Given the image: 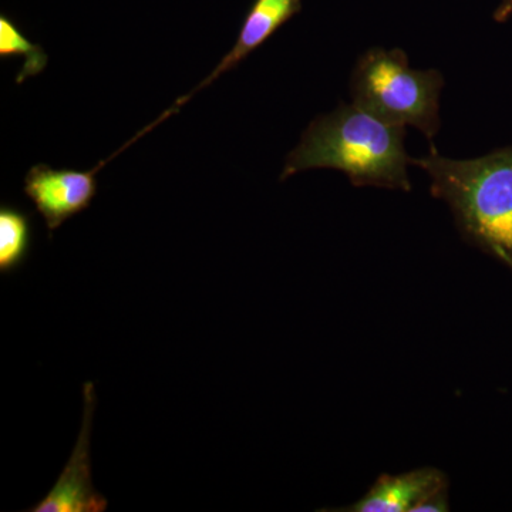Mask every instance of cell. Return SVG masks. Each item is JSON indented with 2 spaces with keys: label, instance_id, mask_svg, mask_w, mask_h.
<instances>
[{
  "label": "cell",
  "instance_id": "10",
  "mask_svg": "<svg viewBox=\"0 0 512 512\" xmlns=\"http://www.w3.org/2000/svg\"><path fill=\"white\" fill-rule=\"evenodd\" d=\"M450 511V495H448V485L434 491L429 497L424 498L423 501L413 512H447Z\"/></svg>",
  "mask_w": 512,
  "mask_h": 512
},
{
  "label": "cell",
  "instance_id": "6",
  "mask_svg": "<svg viewBox=\"0 0 512 512\" xmlns=\"http://www.w3.org/2000/svg\"><path fill=\"white\" fill-rule=\"evenodd\" d=\"M301 8L302 0H255L254 5H252L251 10L248 12L247 18L244 20L237 43L232 47L231 52L222 57L221 62L218 63L214 72H211L207 79L202 80L187 96L181 97L174 104V107L168 110V113H175L195 93L210 86L222 74L237 67L242 60L247 59L258 47L264 45L266 40L274 35L276 30L285 25L288 20H291Z\"/></svg>",
  "mask_w": 512,
  "mask_h": 512
},
{
  "label": "cell",
  "instance_id": "1",
  "mask_svg": "<svg viewBox=\"0 0 512 512\" xmlns=\"http://www.w3.org/2000/svg\"><path fill=\"white\" fill-rule=\"evenodd\" d=\"M406 127L387 123L355 103H340L316 117L286 157L281 181L301 171L332 168L355 187L409 192V165L404 147Z\"/></svg>",
  "mask_w": 512,
  "mask_h": 512
},
{
  "label": "cell",
  "instance_id": "3",
  "mask_svg": "<svg viewBox=\"0 0 512 512\" xmlns=\"http://www.w3.org/2000/svg\"><path fill=\"white\" fill-rule=\"evenodd\" d=\"M349 87L352 103L387 123L417 128L434 147L444 87L439 70L413 69L399 47H372L357 59Z\"/></svg>",
  "mask_w": 512,
  "mask_h": 512
},
{
  "label": "cell",
  "instance_id": "4",
  "mask_svg": "<svg viewBox=\"0 0 512 512\" xmlns=\"http://www.w3.org/2000/svg\"><path fill=\"white\" fill-rule=\"evenodd\" d=\"M107 161L92 171L56 170L46 164L30 168L23 191L45 220L50 237L64 222L90 207L97 194L96 174Z\"/></svg>",
  "mask_w": 512,
  "mask_h": 512
},
{
  "label": "cell",
  "instance_id": "9",
  "mask_svg": "<svg viewBox=\"0 0 512 512\" xmlns=\"http://www.w3.org/2000/svg\"><path fill=\"white\" fill-rule=\"evenodd\" d=\"M12 56L25 57L22 70L16 77L18 84L46 69L47 55L43 47L30 42L28 37L20 32L18 26L3 15L0 18V57L8 59Z\"/></svg>",
  "mask_w": 512,
  "mask_h": 512
},
{
  "label": "cell",
  "instance_id": "5",
  "mask_svg": "<svg viewBox=\"0 0 512 512\" xmlns=\"http://www.w3.org/2000/svg\"><path fill=\"white\" fill-rule=\"evenodd\" d=\"M84 417L82 431L77 439L72 457L60 474L49 494L30 508L32 512H103L107 510L106 498L94 490L92 483V461H90V431L96 396L92 382L83 386Z\"/></svg>",
  "mask_w": 512,
  "mask_h": 512
},
{
  "label": "cell",
  "instance_id": "2",
  "mask_svg": "<svg viewBox=\"0 0 512 512\" xmlns=\"http://www.w3.org/2000/svg\"><path fill=\"white\" fill-rule=\"evenodd\" d=\"M412 165L429 175L431 194L446 202L461 238L512 272V144L470 160L431 147Z\"/></svg>",
  "mask_w": 512,
  "mask_h": 512
},
{
  "label": "cell",
  "instance_id": "8",
  "mask_svg": "<svg viewBox=\"0 0 512 512\" xmlns=\"http://www.w3.org/2000/svg\"><path fill=\"white\" fill-rule=\"evenodd\" d=\"M32 244V222L18 208L0 207V272L10 274L25 264Z\"/></svg>",
  "mask_w": 512,
  "mask_h": 512
},
{
  "label": "cell",
  "instance_id": "11",
  "mask_svg": "<svg viewBox=\"0 0 512 512\" xmlns=\"http://www.w3.org/2000/svg\"><path fill=\"white\" fill-rule=\"evenodd\" d=\"M512 18V0H500L493 13L494 22L505 23Z\"/></svg>",
  "mask_w": 512,
  "mask_h": 512
},
{
  "label": "cell",
  "instance_id": "7",
  "mask_svg": "<svg viewBox=\"0 0 512 512\" xmlns=\"http://www.w3.org/2000/svg\"><path fill=\"white\" fill-rule=\"evenodd\" d=\"M446 485V474L434 467L416 468L397 476L383 474L356 503L333 511L413 512L424 498Z\"/></svg>",
  "mask_w": 512,
  "mask_h": 512
}]
</instances>
